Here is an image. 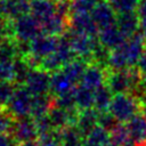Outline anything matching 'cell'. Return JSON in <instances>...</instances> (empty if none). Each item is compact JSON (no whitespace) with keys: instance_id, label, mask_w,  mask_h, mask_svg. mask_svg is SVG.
<instances>
[{"instance_id":"obj_1","label":"cell","mask_w":146,"mask_h":146,"mask_svg":"<svg viewBox=\"0 0 146 146\" xmlns=\"http://www.w3.org/2000/svg\"><path fill=\"white\" fill-rule=\"evenodd\" d=\"M144 104L137 96L124 92L115 94L110 105V112L120 123L129 122L133 116L144 112Z\"/></svg>"},{"instance_id":"obj_2","label":"cell","mask_w":146,"mask_h":146,"mask_svg":"<svg viewBox=\"0 0 146 146\" xmlns=\"http://www.w3.org/2000/svg\"><path fill=\"white\" fill-rule=\"evenodd\" d=\"M58 39L59 36L41 33L30 41V54L26 58L32 67H40L42 59L56 51Z\"/></svg>"},{"instance_id":"obj_3","label":"cell","mask_w":146,"mask_h":146,"mask_svg":"<svg viewBox=\"0 0 146 146\" xmlns=\"http://www.w3.org/2000/svg\"><path fill=\"white\" fill-rule=\"evenodd\" d=\"M13 39L21 42H30L42 33L41 24L31 15H23L11 21Z\"/></svg>"},{"instance_id":"obj_4","label":"cell","mask_w":146,"mask_h":146,"mask_svg":"<svg viewBox=\"0 0 146 146\" xmlns=\"http://www.w3.org/2000/svg\"><path fill=\"white\" fill-rule=\"evenodd\" d=\"M65 34L70 40L74 55L79 58L87 60L88 63H92V51L98 42V38L79 33L71 27H68Z\"/></svg>"},{"instance_id":"obj_5","label":"cell","mask_w":146,"mask_h":146,"mask_svg":"<svg viewBox=\"0 0 146 146\" xmlns=\"http://www.w3.org/2000/svg\"><path fill=\"white\" fill-rule=\"evenodd\" d=\"M32 100H33L32 94L24 86H17L7 107L15 119L27 117L31 116Z\"/></svg>"},{"instance_id":"obj_6","label":"cell","mask_w":146,"mask_h":146,"mask_svg":"<svg viewBox=\"0 0 146 146\" xmlns=\"http://www.w3.org/2000/svg\"><path fill=\"white\" fill-rule=\"evenodd\" d=\"M50 80L51 73L44 71L41 67L32 68L25 83L23 84L32 96L50 94Z\"/></svg>"},{"instance_id":"obj_7","label":"cell","mask_w":146,"mask_h":146,"mask_svg":"<svg viewBox=\"0 0 146 146\" xmlns=\"http://www.w3.org/2000/svg\"><path fill=\"white\" fill-rule=\"evenodd\" d=\"M10 133L18 144L23 141L36 140L39 138V132H38L34 119L31 116L16 119Z\"/></svg>"},{"instance_id":"obj_8","label":"cell","mask_w":146,"mask_h":146,"mask_svg":"<svg viewBox=\"0 0 146 146\" xmlns=\"http://www.w3.org/2000/svg\"><path fill=\"white\" fill-rule=\"evenodd\" d=\"M70 27L79 33L97 38L99 29L96 25L90 13H74L68 18Z\"/></svg>"},{"instance_id":"obj_9","label":"cell","mask_w":146,"mask_h":146,"mask_svg":"<svg viewBox=\"0 0 146 146\" xmlns=\"http://www.w3.org/2000/svg\"><path fill=\"white\" fill-rule=\"evenodd\" d=\"M90 14L99 30L116 24L117 14L114 11L108 0H100Z\"/></svg>"},{"instance_id":"obj_10","label":"cell","mask_w":146,"mask_h":146,"mask_svg":"<svg viewBox=\"0 0 146 146\" xmlns=\"http://www.w3.org/2000/svg\"><path fill=\"white\" fill-rule=\"evenodd\" d=\"M106 76H107V68L96 63H89L80 83L92 90H96L97 88L106 83Z\"/></svg>"},{"instance_id":"obj_11","label":"cell","mask_w":146,"mask_h":146,"mask_svg":"<svg viewBox=\"0 0 146 146\" xmlns=\"http://www.w3.org/2000/svg\"><path fill=\"white\" fill-rule=\"evenodd\" d=\"M79 112H68L64 108H60L56 105H52L48 112V116L50 119L52 128L56 131H59V130L66 128L67 125L75 124Z\"/></svg>"},{"instance_id":"obj_12","label":"cell","mask_w":146,"mask_h":146,"mask_svg":"<svg viewBox=\"0 0 146 146\" xmlns=\"http://www.w3.org/2000/svg\"><path fill=\"white\" fill-rule=\"evenodd\" d=\"M30 14L43 24L56 15V2L54 0H32L30 1Z\"/></svg>"},{"instance_id":"obj_13","label":"cell","mask_w":146,"mask_h":146,"mask_svg":"<svg viewBox=\"0 0 146 146\" xmlns=\"http://www.w3.org/2000/svg\"><path fill=\"white\" fill-rule=\"evenodd\" d=\"M97 38H98V41L100 42V44L104 46L105 48H107L108 50H113V49L117 48L127 39L123 35V33L120 31V29L116 26V24L99 30Z\"/></svg>"},{"instance_id":"obj_14","label":"cell","mask_w":146,"mask_h":146,"mask_svg":"<svg viewBox=\"0 0 146 146\" xmlns=\"http://www.w3.org/2000/svg\"><path fill=\"white\" fill-rule=\"evenodd\" d=\"M125 124L128 127L131 140L137 146H141L144 143H146V115L143 112L133 116Z\"/></svg>"},{"instance_id":"obj_15","label":"cell","mask_w":146,"mask_h":146,"mask_svg":"<svg viewBox=\"0 0 146 146\" xmlns=\"http://www.w3.org/2000/svg\"><path fill=\"white\" fill-rule=\"evenodd\" d=\"M116 26L125 38L132 36L140 29V18L137 11L119 14L116 16Z\"/></svg>"},{"instance_id":"obj_16","label":"cell","mask_w":146,"mask_h":146,"mask_svg":"<svg viewBox=\"0 0 146 146\" xmlns=\"http://www.w3.org/2000/svg\"><path fill=\"white\" fill-rule=\"evenodd\" d=\"M75 86L76 84L65 74V72L62 68L51 73V80H50V94L51 95L57 96V95L73 91Z\"/></svg>"},{"instance_id":"obj_17","label":"cell","mask_w":146,"mask_h":146,"mask_svg":"<svg viewBox=\"0 0 146 146\" xmlns=\"http://www.w3.org/2000/svg\"><path fill=\"white\" fill-rule=\"evenodd\" d=\"M98 119H99V112L97 110L89 108L84 111H80L76 117V123L75 125L82 133L83 138L87 136L95 127L98 125Z\"/></svg>"},{"instance_id":"obj_18","label":"cell","mask_w":146,"mask_h":146,"mask_svg":"<svg viewBox=\"0 0 146 146\" xmlns=\"http://www.w3.org/2000/svg\"><path fill=\"white\" fill-rule=\"evenodd\" d=\"M68 27H70L68 19L58 14L54 15L50 19H48L47 22L41 24L42 33L49 34V35H55V36L64 35L66 33V31L68 30Z\"/></svg>"},{"instance_id":"obj_19","label":"cell","mask_w":146,"mask_h":146,"mask_svg":"<svg viewBox=\"0 0 146 146\" xmlns=\"http://www.w3.org/2000/svg\"><path fill=\"white\" fill-rule=\"evenodd\" d=\"M73 94H74L75 104L79 111H84V110H89L94 107L95 90L83 86L82 83H79L75 86Z\"/></svg>"},{"instance_id":"obj_20","label":"cell","mask_w":146,"mask_h":146,"mask_svg":"<svg viewBox=\"0 0 146 146\" xmlns=\"http://www.w3.org/2000/svg\"><path fill=\"white\" fill-rule=\"evenodd\" d=\"M111 143L110 131L99 124L83 138V146H108Z\"/></svg>"},{"instance_id":"obj_21","label":"cell","mask_w":146,"mask_h":146,"mask_svg":"<svg viewBox=\"0 0 146 146\" xmlns=\"http://www.w3.org/2000/svg\"><path fill=\"white\" fill-rule=\"evenodd\" d=\"M52 105H54V95L51 94L33 96L31 117L36 119L42 115H47Z\"/></svg>"},{"instance_id":"obj_22","label":"cell","mask_w":146,"mask_h":146,"mask_svg":"<svg viewBox=\"0 0 146 146\" xmlns=\"http://www.w3.org/2000/svg\"><path fill=\"white\" fill-rule=\"evenodd\" d=\"M88 64H89V63H88L87 60L76 57V58H74L73 60H71L70 63L65 64V65L62 67V70L65 72V74H66L75 84H78V83L81 82L82 76H83V74H84V71H86Z\"/></svg>"},{"instance_id":"obj_23","label":"cell","mask_w":146,"mask_h":146,"mask_svg":"<svg viewBox=\"0 0 146 146\" xmlns=\"http://www.w3.org/2000/svg\"><path fill=\"white\" fill-rule=\"evenodd\" d=\"M57 132L63 146H80L83 144V136L75 124L67 125Z\"/></svg>"},{"instance_id":"obj_24","label":"cell","mask_w":146,"mask_h":146,"mask_svg":"<svg viewBox=\"0 0 146 146\" xmlns=\"http://www.w3.org/2000/svg\"><path fill=\"white\" fill-rule=\"evenodd\" d=\"M114 94L112 90L107 87V84H103L99 88L95 90V103H94V108L97 110L99 113L107 112L110 110V105L112 103Z\"/></svg>"},{"instance_id":"obj_25","label":"cell","mask_w":146,"mask_h":146,"mask_svg":"<svg viewBox=\"0 0 146 146\" xmlns=\"http://www.w3.org/2000/svg\"><path fill=\"white\" fill-rule=\"evenodd\" d=\"M13 70H14V83L17 86H23L32 67L29 64L26 57L17 56L13 62Z\"/></svg>"},{"instance_id":"obj_26","label":"cell","mask_w":146,"mask_h":146,"mask_svg":"<svg viewBox=\"0 0 146 146\" xmlns=\"http://www.w3.org/2000/svg\"><path fill=\"white\" fill-rule=\"evenodd\" d=\"M55 54H56L57 57L60 59V62L63 63V65L70 63V62L73 60L74 58H76V56L74 55L73 49H72V47H71L70 40H68V38L66 36V34L59 36V39H58V44H57V48H56Z\"/></svg>"},{"instance_id":"obj_27","label":"cell","mask_w":146,"mask_h":146,"mask_svg":"<svg viewBox=\"0 0 146 146\" xmlns=\"http://www.w3.org/2000/svg\"><path fill=\"white\" fill-rule=\"evenodd\" d=\"M111 141L116 146H123L131 141L130 133L125 123H117L111 131Z\"/></svg>"},{"instance_id":"obj_28","label":"cell","mask_w":146,"mask_h":146,"mask_svg":"<svg viewBox=\"0 0 146 146\" xmlns=\"http://www.w3.org/2000/svg\"><path fill=\"white\" fill-rule=\"evenodd\" d=\"M54 105H56L60 108H64L68 112H79L76 104H75V98H74L73 91L54 96Z\"/></svg>"},{"instance_id":"obj_29","label":"cell","mask_w":146,"mask_h":146,"mask_svg":"<svg viewBox=\"0 0 146 146\" xmlns=\"http://www.w3.org/2000/svg\"><path fill=\"white\" fill-rule=\"evenodd\" d=\"M108 2L114 9V11L119 15L124 13L137 11L140 0H108Z\"/></svg>"},{"instance_id":"obj_30","label":"cell","mask_w":146,"mask_h":146,"mask_svg":"<svg viewBox=\"0 0 146 146\" xmlns=\"http://www.w3.org/2000/svg\"><path fill=\"white\" fill-rule=\"evenodd\" d=\"M16 119L10 113L7 106H0V132L10 133Z\"/></svg>"},{"instance_id":"obj_31","label":"cell","mask_w":146,"mask_h":146,"mask_svg":"<svg viewBox=\"0 0 146 146\" xmlns=\"http://www.w3.org/2000/svg\"><path fill=\"white\" fill-rule=\"evenodd\" d=\"M17 84L13 81H0V106H7L13 97Z\"/></svg>"},{"instance_id":"obj_32","label":"cell","mask_w":146,"mask_h":146,"mask_svg":"<svg viewBox=\"0 0 146 146\" xmlns=\"http://www.w3.org/2000/svg\"><path fill=\"white\" fill-rule=\"evenodd\" d=\"M72 14L74 13H91L100 0H71Z\"/></svg>"},{"instance_id":"obj_33","label":"cell","mask_w":146,"mask_h":146,"mask_svg":"<svg viewBox=\"0 0 146 146\" xmlns=\"http://www.w3.org/2000/svg\"><path fill=\"white\" fill-rule=\"evenodd\" d=\"M63 66H64L63 63L60 62V59L57 57V55L55 52L47 56L46 58H43L41 62V65H40L41 68H43L44 71H47L49 73H54V72L60 70Z\"/></svg>"},{"instance_id":"obj_34","label":"cell","mask_w":146,"mask_h":146,"mask_svg":"<svg viewBox=\"0 0 146 146\" xmlns=\"http://www.w3.org/2000/svg\"><path fill=\"white\" fill-rule=\"evenodd\" d=\"M34 122H35V125H36L39 136H42V135L49 133L51 131H55V129L52 128V124L50 122V119H49L48 114L34 119Z\"/></svg>"},{"instance_id":"obj_35","label":"cell","mask_w":146,"mask_h":146,"mask_svg":"<svg viewBox=\"0 0 146 146\" xmlns=\"http://www.w3.org/2000/svg\"><path fill=\"white\" fill-rule=\"evenodd\" d=\"M38 140H39L40 146H63L62 145V141L59 139L58 132L56 130L55 131H51L49 133L39 136Z\"/></svg>"},{"instance_id":"obj_36","label":"cell","mask_w":146,"mask_h":146,"mask_svg":"<svg viewBox=\"0 0 146 146\" xmlns=\"http://www.w3.org/2000/svg\"><path fill=\"white\" fill-rule=\"evenodd\" d=\"M117 123V120L112 115V113L110 111L107 112H103V113H99V119H98V124L103 128H105L106 130L111 131Z\"/></svg>"},{"instance_id":"obj_37","label":"cell","mask_w":146,"mask_h":146,"mask_svg":"<svg viewBox=\"0 0 146 146\" xmlns=\"http://www.w3.org/2000/svg\"><path fill=\"white\" fill-rule=\"evenodd\" d=\"M56 2V14L70 18L72 15V1L71 0H57Z\"/></svg>"},{"instance_id":"obj_38","label":"cell","mask_w":146,"mask_h":146,"mask_svg":"<svg viewBox=\"0 0 146 146\" xmlns=\"http://www.w3.org/2000/svg\"><path fill=\"white\" fill-rule=\"evenodd\" d=\"M18 143L11 136V133H1L0 132V146H17Z\"/></svg>"},{"instance_id":"obj_39","label":"cell","mask_w":146,"mask_h":146,"mask_svg":"<svg viewBox=\"0 0 146 146\" xmlns=\"http://www.w3.org/2000/svg\"><path fill=\"white\" fill-rule=\"evenodd\" d=\"M137 14L140 21H146V0H140L137 8Z\"/></svg>"},{"instance_id":"obj_40","label":"cell","mask_w":146,"mask_h":146,"mask_svg":"<svg viewBox=\"0 0 146 146\" xmlns=\"http://www.w3.org/2000/svg\"><path fill=\"white\" fill-rule=\"evenodd\" d=\"M138 68H139V71L141 72V74H143V76L144 78H146V49H145V51H144V54H143V56L140 57V59H139V62H138Z\"/></svg>"},{"instance_id":"obj_41","label":"cell","mask_w":146,"mask_h":146,"mask_svg":"<svg viewBox=\"0 0 146 146\" xmlns=\"http://www.w3.org/2000/svg\"><path fill=\"white\" fill-rule=\"evenodd\" d=\"M17 146H40L39 144V140H30V141H23V143H19Z\"/></svg>"},{"instance_id":"obj_42","label":"cell","mask_w":146,"mask_h":146,"mask_svg":"<svg viewBox=\"0 0 146 146\" xmlns=\"http://www.w3.org/2000/svg\"><path fill=\"white\" fill-rule=\"evenodd\" d=\"M141 35L146 40V21H140V29H139Z\"/></svg>"},{"instance_id":"obj_43","label":"cell","mask_w":146,"mask_h":146,"mask_svg":"<svg viewBox=\"0 0 146 146\" xmlns=\"http://www.w3.org/2000/svg\"><path fill=\"white\" fill-rule=\"evenodd\" d=\"M140 100L143 102V104H144V107L146 108V90H144L143 95L140 96Z\"/></svg>"},{"instance_id":"obj_44","label":"cell","mask_w":146,"mask_h":146,"mask_svg":"<svg viewBox=\"0 0 146 146\" xmlns=\"http://www.w3.org/2000/svg\"><path fill=\"white\" fill-rule=\"evenodd\" d=\"M108 146H116V145H114V144H113V143H111V144H110V145H108Z\"/></svg>"},{"instance_id":"obj_45","label":"cell","mask_w":146,"mask_h":146,"mask_svg":"<svg viewBox=\"0 0 146 146\" xmlns=\"http://www.w3.org/2000/svg\"><path fill=\"white\" fill-rule=\"evenodd\" d=\"M143 113H144V114L146 115V108H144V112H143Z\"/></svg>"},{"instance_id":"obj_46","label":"cell","mask_w":146,"mask_h":146,"mask_svg":"<svg viewBox=\"0 0 146 146\" xmlns=\"http://www.w3.org/2000/svg\"><path fill=\"white\" fill-rule=\"evenodd\" d=\"M80 146H83V144H82V145H80Z\"/></svg>"},{"instance_id":"obj_47","label":"cell","mask_w":146,"mask_h":146,"mask_svg":"<svg viewBox=\"0 0 146 146\" xmlns=\"http://www.w3.org/2000/svg\"><path fill=\"white\" fill-rule=\"evenodd\" d=\"M54 1H57V0H54Z\"/></svg>"}]
</instances>
